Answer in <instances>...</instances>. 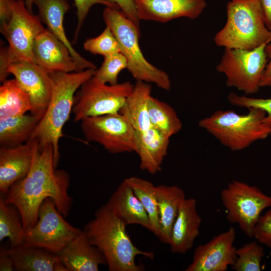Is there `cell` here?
<instances>
[{
  "label": "cell",
  "mask_w": 271,
  "mask_h": 271,
  "mask_svg": "<svg viewBox=\"0 0 271 271\" xmlns=\"http://www.w3.org/2000/svg\"><path fill=\"white\" fill-rule=\"evenodd\" d=\"M7 72L12 74L30 96L31 113L41 117L44 114L52 93L49 74L36 63L17 62L10 65Z\"/></svg>",
  "instance_id": "14"
},
{
  "label": "cell",
  "mask_w": 271,
  "mask_h": 271,
  "mask_svg": "<svg viewBox=\"0 0 271 271\" xmlns=\"http://www.w3.org/2000/svg\"><path fill=\"white\" fill-rule=\"evenodd\" d=\"M169 143V138L152 126L144 131H136L134 152L140 158V168L151 174L160 172Z\"/></svg>",
  "instance_id": "20"
},
{
  "label": "cell",
  "mask_w": 271,
  "mask_h": 271,
  "mask_svg": "<svg viewBox=\"0 0 271 271\" xmlns=\"http://www.w3.org/2000/svg\"><path fill=\"white\" fill-rule=\"evenodd\" d=\"M139 20L166 23L180 18L197 19L206 0H133Z\"/></svg>",
  "instance_id": "15"
},
{
  "label": "cell",
  "mask_w": 271,
  "mask_h": 271,
  "mask_svg": "<svg viewBox=\"0 0 271 271\" xmlns=\"http://www.w3.org/2000/svg\"><path fill=\"white\" fill-rule=\"evenodd\" d=\"M70 176L63 170H56L51 145L36 150L28 174L14 183L4 196L6 203L20 211L25 231L36 223L44 201L51 198L64 217L68 216L73 200L68 194Z\"/></svg>",
  "instance_id": "1"
},
{
  "label": "cell",
  "mask_w": 271,
  "mask_h": 271,
  "mask_svg": "<svg viewBox=\"0 0 271 271\" xmlns=\"http://www.w3.org/2000/svg\"><path fill=\"white\" fill-rule=\"evenodd\" d=\"M33 52L35 63L48 73L78 72L68 48L48 29L36 37Z\"/></svg>",
  "instance_id": "16"
},
{
  "label": "cell",
  "mask_w": 271,
  "mask_h": 271,
  "mask_svg": "<svg viewBox=\"0 0 271 271\" xmlns=\"http://www.w3.org/2000/svg\"><path fill=\"white\" fill-rule=\"evenodd\" d=\"M9 248L2 246L0 248V270L12 271L14 270L13 260L9 251Z\"/></svg>",
  "instance_id": "39"
},
{
  "label": "cell",
  "mask_w": 271,
  "mask_h": 271,
  "mask_svg": "<svg viewBox=\"0 0 271 271\" xmlns=\"http://www.w3.org/2000/svg\"><path fill=\"white\" fill-rule=\"evenodd\" d=\"M64 218L53 201L46 199L40 208L36 223L25 231L24 245L58 254L83 230L71 225Z\"/></svg>",
  "instance_id": "11"
},
{
  "label": "cell",
  "mask_w": 271,
  "mask_h": 271,
  "mask_svg": "<svg viewBox=\"0 0 271 271\" xmlns=\"http://www.w3.org/2000/svg\"><path fill=\"white\" fill-rule=\"evenodd\" d=\"M25 230L21 213L17 208L6 203L4 195L0 197V241L8 238L10 247L24 244Z\"/></svg>",
  "instance_id": "29"
},
{
  "label": "cell",
  "mask_w": 271,
  "mask_h": 271,
  "mask_svg": "<svg viewBox=\"0 0 271 271\" xmlns=\"http://www.w3.org/2000/svg\"><path fill=\"white\" fill-rule=\"evenodd\" d=\"M152 87L147 82L137 81L119 113L136 131L142 132L151 127L148 113V101Z\"/></svg>",
  "instance_id": "25"
},
{
  "label": "cell",
  "mask_w": 271,
  "mask_h": 271,
  "mask_svg": "<svg viewBox=\"0 0 271 271\" xmlns=\"http://www.w3.org/2000/svg\"><path fill=\"white\" fill-rule=\"evenodd\" d=\"M159 217L160 241L169 244L172 228L179 210L186 200L184 191L176 185L156 186Z\"/></svg>",
  "instance_id": "24"
},
{
  "label": "cell",
  "mask_w": 271,
  "mask_h": 271,
  "mask_svg": "<svg viewBox=\"0 0 271 271\" xmlns=\"http://www.w3.org/2000/svg\"><path fill=\"white\" fill-rule=\"evenodd\" d=\"M41 118L26 113L0 119L1 147H15L28 142Z\"/></svg>",
  "instance_id": "26"
},
{
  "label": "cell",
  "mask_w": 271,
  "mask_h": 271,
  "mask_svg": "<svg viewBox=\"0 0 271 271\" xmlns=\"http://www.w3.org/2000/svg\"><path fill=\"white\" fill-rule=\"evenodd\" d=\"M9 253L17 271H68L58 254L24 244L10 247Z\"/></svg>",
  "instance_id": "23"
},
{
  "label": "cell",
  "mask_w": 271,
  "mask_h": 271,
  "mask_svg": "<svg viewBox=\"0 0 271 271\" xmlns=\"http://www.w3.org/2000/svg\"><path fill=\"white\" fill-rule=\"evenodd\" d=\"M126 225L107 207L102 205L94 217L84 226L90 242L103 254L110 271H142V265L136 263L137 255L151 259L154 254L143 251L132 243L126 231Z\"/></svg>",
  "instance_id": "2"
},
{
  "label": "cell",
  "mask_w": 271,
  "mask_h": 271,
  "mask_svg": "<svg viewBox=\"0 0 271 271\" xmlns=\"http://www.w3.org/2000/svg\"><path fill=\"white\" fill-rule=\"evenodd\" d=\"M125 179L149 215L151 231L158 237L160 225L156 186L149 181L135 176Z\"/></svg>",
  "instance_id": "30"
},
{
  "label": "cell",
  "mask_w": 271,
  "mask_h": 271,
  "mask_svg": "<svg viewBox=\"0 0 271 271\" xmlns=\"http://www.w3.org/2000/svg\"><path fill=\"white\" fill-rule=\"evenodd\" d=\"M38 15L27 8L23 0H15L10 20L1 25V32L9 46L1 49L0 78L5 79L10 65L17 62L35 63L33 48L36 37L45 29Z\"/></svg>",
  "instance_id": "7"
},
{
  "label": "cell",
  "mask_w": 271,
  "mask_h": 271,
  "mask_svg": "<svg viewBox=\"0 0 271 271\" xmlns=\"http://www.w3.org/2000/svg\"><path fill=\"white\" fill-rule=\"evenodd\" d=\"M247 109L244 114L232 110H217L200 120L198 125L231 151H241L269 136L263 121L265 111L256 107Z\"/></svg>",
  "instance_id": "5"
},
{
  "label": "cell",
  "mask_w": 271,
  "mask_h": 271,
  "mask_svg": "<svg viewBox=\"0 0 271 271\" xmlns=\"http://www.w3.org/2000/svg\"><path fill=\"white\" fill-rule=\"evenodd\" d=\"M80 122L87 142L97 143L113 154L134 152L136 130L119 113L89 117Z\"/></svg>",
  "instance_id": "12"
},
{
  "label": "cell",
  "mask_w": 271,
  "mask_h": 271,
  "mask_svg": "<svg viewBox=\"0 0 271 271\" xmlns=\"http://www.w3.org/2000/svg\"><path fill=\"white\" fill-rule=\"evenodd\" d=\"M14 1L0 0V19L1 24L8 22L11 19Z\"/></svg>",
  "instance_id": "40"
},
{
  "label": "cell",
  "mask_w": 271,
  "mask_h": 271,
  "mask_svg": "<svg viewBox=\"0 0 271 271\" xmlns=\"http://www.w3.org/2000/svg\"><path fill=\"white\" fill-rule=\"evenodd\" d=\"M75 6L76 8V15L77 17V25L74 37V41L77 40L80 29L83 22L91 8L96 4L103 5L106 7H109L119 10L115 5L106 0H73ZM73 41V42H74Z\"/></svg>",
  "instance_id": "35"
},
{
  "label": "cell",
  "mask_w": 271,
  "mask_h": 271,
  "mask_svg": "<svg viewBox=\"0 0 271 271\" xmlns=\"http://www.w3.org/2000/svg\"><path fill=\"white\" fill-rule=\"evenodd\" d=\"M100 67L96 70L93 77L99 81L110 85L118 83V76L123 69H127L125 57L120 52L104 57Z\"/></svg>",
  "instance_id": "32"
},
{
  "label": "cell",
  "mask_w": 271,
  "mask_h": 271,
  "mask_svg": "<svg viewBox=\"0 0 271 271\" xmlns=\"http://www.w3.org/2000/svg\"><path fill=\"white\" fill-rule=\"evenodd\" d=\"M58 254L68 271H98L100 265H106L104 256L83 230Z\"/></svg>",
  "instance_id": "21"
},
{
  "label": "cell",
  "mask_w": 271,
  "mask_h": 271,
  "mask_svg": "<svg viewBox=\"0 0 271 271\" xmlns=\"http://www.w3.org/2000/svg\"><path fill=\"white\" fill-rule=\"evenodd\" d=\"M84 49L94 55L104 56L120 52L118 42L111 31L106 26L97 37L87 39L83 44Z\"/></svg>",
  "instance_id": "33"
},
{
  "label": "cell",
  "mask_w": 271,
  "mask_h": 271,
  "mask_svg": "<svg viewBox=\"0 0 271 271\" xmlns=\"http://www.w3.org/2000/svg\"><path fill=\"white\" fill-rule=\"evenodd\" d=\"M220 196L228 221L237 223L247 237H253L261 212L271 206V196L256 186L237 180L229 183Z\"/></svg>",
  "instance_id": "9"
},
{
  "label": "cell",
  "mask_w": 271,
  "mask_h": 271,
  "mask_svg": "<svg viewBox=\"0 0 271 271\" xmlns=\"http://www.w3.org/2000/svg\"><path fill=\"white\" fill-rule=\"evenodd\" d=\"M197 201L186 199L174 224L169 243L172 253L184 254L193 246L199 234L202 219L197 211Z\"/></svg>",
  "instance_id": "19"
},
{
  "label": "cell",
  "mask_w": 271,
  "mask_h": 271,
  "mask_svg": "<svg viewBox=\"0 0 271 271\" xmlns=\"http://www.w3.org/2000/svg\"><path fill=\"white\" fill-rule=\"evenodd\" d=\"M34 4L38 9V16L41 22L68 48L78 71L88 69H96L93 63L85 59L76 52L66 37L63 20L65 14L70 8L67 0H34Z\"/></svg>",
  "instance_id": "18"
},
{
  "label": "cell",
  "mask_w": 271,
  "mask_h": 271,
  "mask_svg": "<svg viewBox=\"0 0 271 271\" xmlns=\"http://www.w3.org/2000/svg\"><path fill=\"white\" fill-rule=\"evenodd\" d=\"M105 204L126 226L138 224L151 231L149 215L126 179L120 184Z\"/></svg>",
  "instance_id": "22"
},
{
  "label": "cell",
  "mask_w": 271,
  "mask_h": 271,
  "mask_svg": "<svg viewBox=\"0 0 271 271\" xmlns=\"http://www.w3.org/2000/svg\"><path fill=\"white\" fill-rule=\"evenodd\" d=\"M253 237L260 244L271 248V210L260 216L254 227Z\"/></svg>",
  "instance_id": "36"
},
{
  "label": "cell",
  "mask_w": 271,
  "mask_h": 271,
  "mask_svg": "<svg viewBox=\"0 0 271 271\" xmlns=\"http://www.w3.org/2000/svg\"><path fill=\"white\" fill-rule=\"evenodd\" d=\"M227 98L229 102L233 106L246 108L256 107L264 111L265 115L263 121L269 130V136H271V98H254L246 95H239L234 92H231L228 95Z\"/></svg>",
  "instance_id": "34"
},
{
  "label": "cell",
  "mask_w": 271,
  "mask_h": 271,
  "mask_svg": "<svg viewBox=\"0 0 271 271\" xmlns=\"http://www.w3.org/2000/svg\"><path fill=\"white\" fill-rule=\"evenodd\" d=\"M25 4L27 9L32 13V7L34 4V0H25Z\"/></svg>",
  "instance_id": "42"
},
{
  "label": "cell",
  "mask_w": 271,
  "mask_h": 271,
  "mask_svg": "<svg viewBox=\"0 0 271 271\" xmlns=\"http://www.w3.org/2000/svg\"><path fill=\"white\" fill-rule=\"evenodd\" d=\"M265 51L268 61L260 81V87H271V40L266 45Z\"/></svg>",
  "instance_id": "38"
},
{
  "label": "cell",
  "mask_w": 271,
  "mask_h": 271,
  "mask_svg": "<svg viewBox=\"0 0 271 271\" xmlns=\"http://www.w3.org/2000/svg\"><path fill=\"white\" fill-rule=\"evenodd\" d=\"M268 43L252 50L224 48L216 70L225 76L228 87L246 95L258 91L268 61L265 51Z\"/></svg>",
  "instance_id": "8"
},
{
  "label": "cell",
  "mask_w": 271,
  "mask_h": 271,
  "mask_svg": "<svg viewBox=\"0 0 271 271\" xmlns=\"http://www.w3.org/2000/svg\"><path fill=\"white\" fill-rule=\"evenodd\" d=\"M258 1L265 25L271 31V0H258Z\"/></svg>",
  "instance_id": "41"
},
{
  "label": "cell",
  "mask_w": 271,
  "mask_h": 271,
  "mask_svg": "<svg viewBox=\"0 0 271 271\" xmlns=\"http://www.w3.org/2000/svg\"><path fill=\"white\" fill-rule=\"evenodd\" d=\"M252 241L236 249V259L232 268L236 271H260L261 262L264 256L263 246Z\"/></svg>",
  "instance_id": "31"
},
{
  "label": "cell",
  "mask_w": 271,
  "mask_h": 271,
  "mask_svg": "<svg viewBox=\"0 0 271 271\" xmlns=\"http://www.w3.org/2000/svg\"><path fill=\"white\" fill-rule=\"evenodd\" d=\"M0 87V119L18 116L31 111L28 94L14 78L7 79Z\"/></svg>",
  "instance_id": "27"
},
{
  "label": "cell",
  "mask_w": 271,
  "mask_h": 271,
  "mask_svg": "<svg viewBox=\"0 0 271 271\" xmlns=\"http://www.w3.org/2000/svg\"><path fill=\"white\" fill-rule=\"evenodd\" d=\"M96 71L88 69L78 72L49 73L52 85L50 101L29 140L38 141L39 149L49 145L53 146L56 168L60 156L59 140L64 125L72 112L75 94L84 82L93 77Z\"/></svg>",
  "instance_id": "3"
},
{
  "label": "cell",
  "mask_w": 271,
  "mask_h": 271,
  "mask_svg": "<svg viewBox=\"0 0 271 271\" xmlns=\"http://www.w3.org/2000/svg\"><path fill=\"white\" fill-rule=\"evenodd\" d=\"M226 21L215 35L218 47L252 50L271 40L258 0H230Z\"/></svg>",
  "instance_id": "4"
},
{
  "label": "cell",
  "mask_w": 271,
  "mask_h": 271,
  "mask_svg": "<svg viewBox=\"0 0 271 271\" xmlns=\"http://www.w3.org/2000/svg\"><path fill=\"white\" fill-rule=\"evenodd\" d=\"M116 5L124 15L140 28V22L133 0H106Z\"/></svg>",
  "instance_id": "37"
},
{
  "label": "cell",
  "mask_w": 271,
  "mask_h": 271,
  "mask_svg": "<svg viewBox=\"0 0 271 271\" xmlns=\"http://www.w3.org/2000/svg\"><path fill=\"white\" fill-rule=\"evenodd\" d=\"M133 86L129 81L107 84L92 77L84 82L75 94L72 109L74 121L119 113Z\"/></svg>",
  "instance_id": "10"
},
{
  "label": "cell",
  "mask_w": 271,
  "mask_h": 271,
  "mask_svg": "<svg viewBox=\"0 0 271 271\" xmlns=\"http://www.w3.org/2000/svg\"><path fill=\"white\" fill-rule=\"evenodd\" d=\"M102 17L118 42L120 52L126 58L127 69L132 76L137 81L153 83L170 91L171 82L169 75L148 61L142 52L139 42L140 28L117 9L106 7Z\"/></svg>",
  "instance_id": "6"
},
{
  "label": "cell",
  "mask_w": 271,
  "mask_h": 271,
  "mask_svg": "<svg viewBox=\"0 0 271 271\" xmlns=\"http://www.w3.org/2000/svg\"><path fill=\"white\" fill-rule=\"evenodd\" d=\"M39 147L36 140L12 147L0 148V192L6 195L11 187L29 173L35 152Z\"/></svg>",
  "instance_id": "17"
},
{
  "label": "cell",
  "mask_w": 271,
  "mask_h": 271,
  "mask_svg": "<svg viewBox=\"0 0 271 271\" xmlns=\"http://www.w3.org/2000/svg\"><path fill=\"white\" fill-rule=\"evenodd\" d=\"M148 113L151 126L170 138L182 128L175 110L168 103L153 96L148 101Z\"/></svg>",
  "instance_id": "28"
},
{
  "label": "cell",
  "mask_w": 271,
  "mask_h": 271,
  "mask_svg": "<svg viewBox=\"0 0 271 271\" xmlns=\"http://www.w3.org/2000/svg\"><path fill=\"white\" fill-rule=\"evenodd\" d=\"M236 237L234 227L213 237L207 243L198 246L192 262L186 271H225L233 266L236 259L234 246Z\"/></svg>",
  "instance_id": "13"
}]
</instances>
